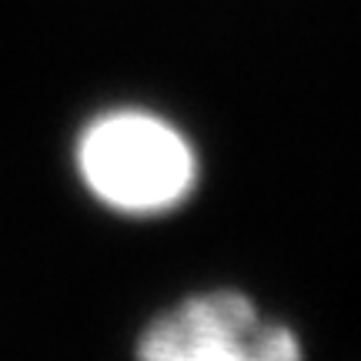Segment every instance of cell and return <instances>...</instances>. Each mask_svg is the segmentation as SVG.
<instances>
[{
    "mask_svg": "<svg viewBox=\"0 0 361 361\" xmlns=\"http://www.w3.org/2000/svg\"><path fill=\"white\" fill-rule=\"evenodd\" d=\"M78 174L101 204L130 218L178 207L197 184V154L171 121L117 107L94 117L78 137Z\"/></svg>",
    "mask_w": 361,
    "mask_h": 361,
    "instance_id": "1",
    "label": "cell"
},
{
    "mask_svg": "<svg viewBox=\"0 0 361 361\" xmlns=\"http://www.w3.org/2000/svg\"><path fill=\"white\" fill-rule=\"evenodd\" d=\"M137 361H305V351L255 298L214 288L151 318L137 338Z\"/></svg>",
    "mask_w": 361,
    "mask_h": 361,
    "instance_id": "2",
    "label": "cell"
}]
</instances>
